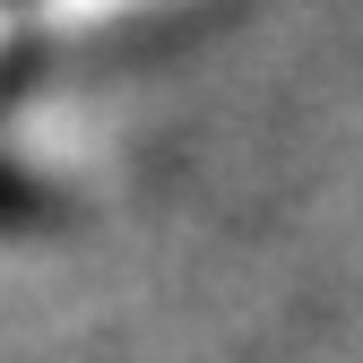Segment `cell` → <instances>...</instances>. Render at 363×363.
<instances>
[{"instance_id":"obj_1","label":"cell","mask_w":363,"mask_h":363,"mask_svg":"<svg viewBox=\"0 0 363 363\" xmlns=\"http://www.w3.org/2000/svg\"><path fill=\"white\" fill-rule=\"evenodd\" d=\"M52 216H61V199L43 191L35 173L0 164V234H26V225H52Z\"/></svg>"}]
</instances>
